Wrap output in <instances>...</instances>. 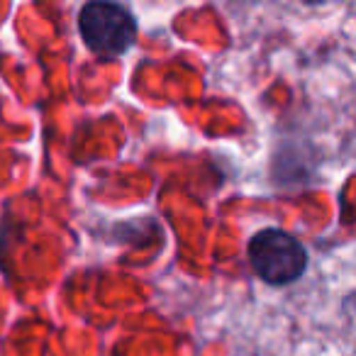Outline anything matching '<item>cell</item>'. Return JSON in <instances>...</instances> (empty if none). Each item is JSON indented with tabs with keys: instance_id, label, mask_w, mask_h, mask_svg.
Wrapping results in <instances>:
<instances>
[{
	"instance_id": "obj_1",
	"label": "cell",
	"mask_w": 356,
	"mask_h": 356,
	"mask_svg": "<svg viewBox=\"0 0 356 356\" xmlns=\"http://www.w3.org/2000/svg\"><path fill=\"white\" fill-rule=\"evenodd\" d=\"M79 32L93 54L115 59L132 49L137 20L118 3H88L79 13Z\"/></svg>"
},
{
	"instance_id": "obj_2",
	"label": "cell",
	"mask_w": 356,
	"mask_h": 356,
	"mask_svg": "<svg viewBox=\"0 0 356 356\" xmlns=\"http://www.w3.org/2000/svg\"><path fill=\"white\" fill-rule=\"evenodd\" d=\"M249 264L261 281L271 286H286L302 276L307 254L293 234L268 227L254 234L249 242Z\"/></svg>"
}]
</instances>
